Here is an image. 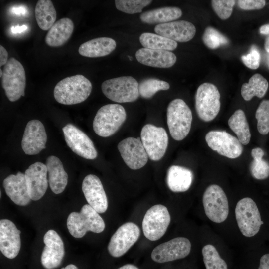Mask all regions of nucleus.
Returning <instances> with one entry per match:
<instances>
[{
    "instance_id": "obj_1",
    "label": "nucleus",
    "mask_w": 269,
    "mask_h": 269,
    "mask_svg": "<svg viewBox=\"0 0 269 269\" xmlns=\"http://www.w3.org/2000/svg\"><path fill=\"white\" fill-rule=\"evenodd\" d=\"M92 85L81 74L66 77L54 87V97L57 102L64 105L79 104L86 100L91 94Z\"/></svg>"
},
{
    "instance_id": "obj_2",
    "label": "nucleus",
    "mask_w": 269,
    "mask_h": 269,
    "mask_svg": "<svg viewBox=\"0 0 269 269\" xmlns=\"http://www.w3.org/2000/svg\"><path fill=\"white\" fill-rule=\"evenodd\" d=\"M67 226L72 236L81 238L88 231L95 233L103 232L105 224L99 213L90 205L85 204L80 212H73L69 215Z\"/></svg>"
},
{
    "instance_id": "obj_3",
    "label": "nucleus",
    "mask_w": 269,
    "mask_h": 269,
    "mask_svg": "<svg viewBox=\"0 0 269 269\" xmlns=\"http://www.w3.org/2000/svg\"><path fill=\"white\" fill-rule=\"evenodd\" d=\"M234 214L237 227L245 238H252L257 235L264 223L256 203L248 197L242 198L237 202Z\"/></svg>"
},
{
    "instance_id": "obj_4",
    "label": "nucleus",
    "mask_w": 269,
    "mask_h": 269,
    "mask_svg": "<svg viewBox=\"0 0 269 269\" xmlns=\"http://www.w3.org/2000/svg\"><path fill=\"white\" fill-rule=\"evenodd\" d=\"M192 121V112L181 99L171 101L167 109V122L172 137L177 141L185 138L188 134Z\"/></svg>"
},
{
    "instance_id": "obj_5",
    "label": "nucleus",
    "mask_w": 269,
    "mask_h": 269,
    "mask_svg": "<svg viewBox=\"0 0 269 269\" xmlns=\"http://www.w3.org/2000/svg\"><path fill=\"white\" fill-rule=\"evenodd\" d=\"M124 108L117 104H109L101 107L97 111L93 123L95 133L103 137L114 134L126 120Z\"/></svg>"
},
{
    "instance_id": "obj_6",
    "label": "nucleus",
    "mask_w": 269,
    "mask_h": 269,
    "mask_svg": "<svg viewBox=\"0 0 269 269\" xmlns=\"http://www.w3.org/2000/svg\"><path fill=\"white\" fill-rule=\"evenodd\" d=\"M205 215L211 222L219 224L225 222L229 214V205L226 193L217 184L208 186L202 196Z\"/></svg>"
},
{
    "instance_id": "obj_7",
    "label": "nucleus",
    "mask_w": 269,
    "mask_h": 269,
    "mask_svg": "<svg viewBox=\"0 0 269 269\" xmlns=\"http://www.w3.org/2000/svg\"><path fill=\"white\" fill-rule=\"evenodd\" d=\"M138 83L132 76H122L104 81L102 91L110 100L118 103L132 102L139 95Z\"/></svg>"
},
{
    "instance_id": "obj_8",
    "label": "nucleus",
    "mask_w": 269,
    "mask_h": 269,
    "mask_svg": "<svg viewBox=\"0 0 269 269\" xmlns=\"http://www.w3.org/2000/svg\"><path fill=\"white\" fill-rule=\"evenodd\" d=\"M2 86L6 97L11 102L16 101L25 95V70L21 63L14 58H10L4 67Z\"/></svg>"
},
{
    "instance_id": "obj_9",
    "label": "nucleus",
    "mask_w": 269,
    "mask_h": 269,
    "mask_svg": "<svg viewBox=\"0 0 269 269\" xmlns=\"http://www.w3.org/2000/svg\"><path fill=\"white\" fill-rule=\"evenodd\" d=\"M220 94L216 86L204 83L197 88L195 95V108L199 118L209 122L216 118L220 109Z\"/></svg>"
},
{
    "instance_id": "obj_10",
    "label": "nucleus",
    "mask_w": 269,
    "mask_h": 269,
    "mask_svg": "<svg viewBox=\"0 0 269 269\" xmlns=\"http://www.w3.org/2000/svg\"><path fill=\"white\" fill-rule=\"evenodd\" d=\"M171 221L167 207L157 204L146 212L142 221V230L145 237L150 241L160 239L166 233Z\"/></svg>"
},
{
    "instance_id": "obj_11",
    "label": "nucleus",
    "mask_w": 269,
    "mask_h": 269,
    "mask_svg": "<svg viewBox=\"0 0 269 269\" xmlns=\"http://www.w3.org/2000/svg\"><path fill=\"white\" fill-rule=\"evenodd\" d=\"M140 138L151 160L158 161L163 157L168 143V135L164 128L146 124L141 130Z\"/></svg>"
},
{
    "instance_id": "obj_12",
    "label": "nucleus",
    "mask_w": 269,
    "mask_h": 269,
    "mask_svg": "<svg viewBox=\"0 0 269 269\" xmlns=\"http://www.w3.org/2000/svg\"><path fill=\"white\" fill-rule=\"evenodd\" d=\"M191 249V243L188 239L176 237L154 248L151 257L157 263H163L185 258Z\"/></svg>"
},
{
    "instance_id": "obj_13",
    "label": "nucleus",
    "mask_w": 269,
    "mask_h": 269,
    "mask_svg": "<svg viewBox=\"0 0 269 269\" xmlns=\"http://www.w3.org/2000/svg\"><path fill=\"white\" fill-rule=\"evenodd\" d=\"M140 234L138 226L127 222L118 228L111 237L108 246L109 254L118 258L124 255L137 241Z\"/></svg>"
},
{
    "instance_id": "obj_14",
    "label": "nucleus",
    "mask_w": 269,
    "mask_h": 269,
    "mask_svg": "<svg viewBox=\"0 0 269 269\" xmlns=\"http://www.w3.org/2000/svg\"><path fill=\"white\" fill-rule=\"evenodd\" d=\"M205 140L211 149L227 158H236L242 153L238 139L226 131H211L206 134Z\"/></svg>"
},
{
    "instance_id": "obj_15",
    "label": "nucleus",
    "mask_w": 269,
    "mask_h": 269,
    "mask_svg": "<svg viewBox=\"0 0 269 269\" xmlns=\"http://www.w3.org/2000/svg\"><path fill=\"white\" fill-rule=\"evenodd\" d=\"M65 140L68 147L79 156L87 159H94L97 152L91 139L81 130L71 124L62 128Z\"/></svg>"
},
{
    "instance_id": "obj_16",
    "label": "nucleus",
    "mask_w": 269,
    "mask_h": 269,
    "mask_svg": "<svg viewBox=\"0 0 269 269\" xmlns=\"http://www.w3.org/2000/svg\"><path fill=\"white\" fill-rule=\"evenodd\" d=\"M118 149L126 164L133 170L143 167L148 156L139 138L128 137L118 145Z\"/></svg>"
},
{
    "instance_id": "obj_17",
    "label": "nucleus",
    "mask_w": 269,
    "mask_h": 269,
    "mask_svg": "<svg viewBox=\"0 0 269 269\" xmlns=\"http://www.w3.org/2000/svg\"><path fill=\"white\" fill-rule=\"evenodd\" d=\"M43 242L45 247L41 254V264L46 269H55L60 265L64 256L63 242L53 230H49L45 234Z\"/></svg>"
},
{
    "instance_id": "obj_18",
    "label": "nucleus",
    "mask_w": 269,
    "mask_h": 269,
    "mask_svg": "<svg viewBox=\"0 0 269 269\" xmlns=\"http://www.w3.org/2000/svg\"><path fill=\"white\" fill-rule=\"evenodd\" d=\"M47 134L43 124L38 120L29 121L21 141L22 150L26 154L35 155L45 148Z\"/></svg>"
},
{
    "instance_id": "obj_19",
    "label": "nucleus",
    "mask_w": 269,
    "mask_h": 269,
    "mask_svg": "<svg viewBox=\"0 0 269 269\" xmlns=\"http://www.w3.org/2000/svg\"><path fill=\"white\" fill-rule=\"evenodd\" d=\"M82 189L90 205L98 213L106 211L108 206L106 193L100 179L96 175L89 174L84 179Z\"/></svg>"
},
{
    "instance_id": "obj_20",
    "label": "nucleus",
    "mask_w": 269,
    "mask_h": 269,
    "mask_svg": "<svg viewBox=\"0 0 269 269\" xmlns=\"http://www.w3.org/2000/svg\"><path fill=\"white\" fill-rule=\"evenodd\" d=\"M46 165L36 162L30 165L25 171V177L29 196L37 201L45 194L48 187Z\"/></svg>"
},
{
    "instance_id": "obj_21",
    "label": "nucleus",
    "mask_w": 269,
    "mask_h": 269,
    "mask_svg": "<svg viewBox=\"0 0 269 269\" xmlns=\"http://www.w3.org/2000/svg\"><path fill=\"white\" fill-rule=\"evenodd\" d=\"M21 232L15 225L8 219L0 221V250L8 259H13L18 254L21 247Z\"/></svg>"
},
{
    "instance_id": "obj_22",
    "label": "nucleus",
    "mask_w": 269,
    "mask_h": 269,
    "mask_svg": "<svg viewBox=\"0 0 269 269\" xmlns=\"http://www.w3.org/2000/svg\"><path fill=\"white\" fill-rule=\"evenodd\" d=\"M154 31L157 34L176 42H185L194 37L196 28L190 22L179 20L157 24L154 28Z\"/></svg>"
},
{
    "instance_id": "obj_23",
    "label": "nucleus",
    "mask_w": 269,
    "mask_h": 269,
    "mask_svg": "<svg viewBox=\"0 0 269 269\" xmlns=\"http://www.w3.org/2000/svg\"><path fill=\"white\" fill-rule=\"evenodd\" d=\"M3 186L10 199L16 205L26 206L31 201L24 174H11L3 181Z\"/></svg>"
},
{
    "instance_id": "obj_24",
    "label": "nucleus",
    "mask_w": 269,
    "mask_h": 269,
    "mask_svg": "<svg viewBox=\"0 0 269 269\" xmlns=\"http://www.w3.org/2000/svg\"><path fill=\"white\" fill-rule=\"evenodd\" d=\"M135 57L138 62L143 65L162 68L172 67L177 60L176 55L169 51L145 48L138 49Z\"/></svg>"
},
{
    "instance_id": "obj_25",
    "label": "nucleus",
    "mask_w": 269,
    "mask_h": 269,
    "mask_svg": "<svg viewBox=\"0 0 269 269\" xmlns=\"http://www.w3.org/2000/svg\"><path fill=\"white\" fill-rule=\"evenodd\" d=\"M46 165L51 190L56 194L61 193L68 183V175L62 162L58 157L51 155L47 158Z\"/></svg>"
},
{
    "instance_id": "obj_26",
    "label": "nucleus",
    "mask_w": 269,
    "mask_h": 269,
    "mask_svg": "<svg viewBox=\"0 0 269 269\" xmlns=\"http://www.w3.org/2000/svg\"><path fill=\"white\" fill-rule=\"evenodd\" d=\"M116 47V42L109 37H99L92 39L82 44L79 53L84 57L97 58L107 56Z\"/></svg>"
},
{
    "instance_id": "obj_27",
    "label": "nucleus",
    "mask_w": 269,
    "mask_h": 269,
    "mask_svg": "<svg viewBox=\"0 0 269 269\" xmlns=\"http://www.w3.org/2000/svg\"><path fill=\"white\" fill-rule=\"evenodd\" d=\"M192 172L186 167L172 165L167 172L166 183L169 189L174 192H183L187 191L192 183Z\"/></svg>"
},
{
    "instance_id": "obj_28",
    "label": "nucleus",
    "mask_w": 269,
    "mask_h": 269,
    "mask_svg": "<svg viewBox=\"0 0 269 269\" xmlns=\"http://www.w3.org/2000/svg\"><path fill=\"white\" fill-rule=\"evenodd\" d=\"M74 30V23L69 18H63L51 27L45 41L50 47H57L64 45L70 38Z\"/></svg>"
},
{
    "instance_id": "obj_29",
    "label": "nucleus",
    "mask_w": 269,
    "mask_h": 269,
    "mask_svg": "<svg viewBox=\"0 0 269 269\" xmlns=\"http://www.w3.org/2000/svg\"><path fill=\"white\" fill-rule=\"evenodd\" d=\"M182 14L181 10L174 6L160 7L142 13L141 21L149 24H163L170 22L180 18Z\"/></svg>"
},
{
    "instance_id": "obj_30",
    "label": "nucleus",
    "mask_w": 269,
    "mask_h": 269,
    "mask_svg": "<svg viewBox=\"0 0 269 269\" xmlns=\"http://www.w3.org/2000/svg\"><path fill=\"white\" fill-rule=\"evenodd\" d=\"M35 16L40 29L49 30L54 25L57 17L56 9L51 0H39L35 7Z\"/></svg>"
},
{
    "instance_id": "obj_31",
    "label": "nucleus",
    "mask_w": 269,
    "mask_h": 269,
    "mask_svg": "<svg viewBox=\"0 0 269 269\" xmlns=\"http://www.w3.org/2000/svg\"><path fill=\"white\" fill-rule=\"evenodd\" d=\"M228 124L241 143L247 145L250 140L251 133L244 111L241 109L235 111L229 119Z\"/></svg>"
},
{
    "instance_id": "obj_32",
    "label": "nucleus",
    "mask_w": 269,
    "mask_h": 269,
    "mask_svg": "<svg viewBox=\"0 0 269 269\" xmlns=\"http://www.w3.org/2000/svg\"><path fill=\"white\" fill-rule=\"evenodd\" d=\"M268 85L267 80L261 74H255L249 79L248 83L242 85L241 96L246 101L251 100L254 96L261 98L266 93Z\"/></svg>"
},
{
    "instance_id": "obj_33",
    "label": "nucleus",
    "mask_w": 269,
    "mask_h": 269,
    "mask_svg": "<svg viewBox=\"0 0 269 269\" xmlns=\"http://www.w3.org/2000/svg\"><path fill=\"white\" fill-rule=\"evenodd\" d=\"M139 41L147 49L172 51L177 47V42L157 34L146 32L141 34Z\"/></svg>"
},
{
    "instance_id": "obj_34",
    "label": "nucleus",
    "mask_w": 269,
    "mask_h": 269,
    "mask_svg": "<svg viewBox=\"0 0 269 269\" xmlns=\"http://www.w3.org/2000/svg\"><path fill=\"white\" fill-rule=\"evenodd\" d=\"M251 154L253 160L250 164V171L256 179L264 180L269 176V163L264 159V152L260 147L252 149Z\"/></svg>"
},
{
    "instance_id": "obj_35",
    "label": "nucleus",
    "mask_w": 269,
    "mask_h": 269,
    "mask_svg": "<svg viewBox=\"0 0 269 269\" xmlns=\"http://www.w3.org/2000/svg\"><path fill=\"white\" fill-rule=\"evenodd\" d=\"M201 252L206 269H228L226 262L221 258L217 248L212 244L208 243L204 245Z\"/></svg>"
},
{
    "instance_id": "obj_36",
    "label": "nucleus",
    "mask_w": 269,
    "mask_h": 269,
    "mask_svg": "<svg viewBox=\"0 0 269 269\" xmlns=\"http://www.w3.org/2000/svg\"><path fill=\"white\" fill-rule=\"evenodd\" d=\"M170 85L166 81L155 78H148L142 80L138 85L139 95L143 98L149 99L160 90H167Z\"/></svg>"
},
{
    "instance_id": "obj_37",
    "label": "nucleus",
    "mask_w": 269,
    "mask_h": 269,
    "mask_svg": "<svg viewBox=\"0 0 269 269\" xmlns=\"http://www.w3.org/2000/svg\"><path fill=\"white\" fill-rule=\"evenodd\" d=\"M202 40L204 44L211 49H216L229 43L226 37L210 26L206 28L202 36Z\"/></svg>"
},
{
    "instance_id": "obj_38",
    "label": "nucleus",
    "mask_w": 269,
    "mask_h": 269,
    "mask_svg": "<svg viewBox=\"0 0 269 269\" xmlns=\"http://www.w3.org/2000/svg\"><path fill=\"white\" fill-rule=\"evenodd\" d=\"M257 129L261 134L269 132V100H264L259 104L255 113Z\"/></svg>"
},
{
    "instance_id": "obj_39",
    "label": "nucleus",
    "mask_w": 269,
    "mask_h": 269,
    "mask_svg": "<svg viewBox=\"0 0 269 269\" xmlns=\"http://www.w3.org/2000/svg\"><path fill=\"white\" fill-rule=\"evenodd\" d=\"M150 0H116V8L124 13L134 14L140 13L142 9L151 3Z\"/></svg>"
},
{
    "instance_id": "obj_40",
    "label": "nucleus",
    "mask_w": 269,
    "mask_h": 269,
    "mask_svg": "<svg viewBox=\"0 0 269 269\" xmlns=\"http://www.w3.org/2000/svg\"><path fill=\"white\" fill-rule=\"evenodd\" d=\"M235 3L234 0H212V8L218 16L222 20L230 17Z\"/></svg>"
},
{
    "instance_id": "obj_41",
    "label": "nucleus",
    "mask_w": 269,
    "mask_h": 269,
    "mask_svg": "<svg viewBox=\"0 0 269 269\" xmlns=\"http://www.w3.org/2000/svg\"><path fill=\"white\" fill-rule=\"evenodd\" d=\"M243 63L251 69H257L260 65V55L258 51L253 47L249 53L241 57Z\"/></svg>"
},
{
    "instance_id": "obj_42",
    "label": "nucleus",
    "mask_w": 269,
    "mask_h": 269,
    "mask_svg": "<svg viewBox=\"0 0 269 269\" xmlns=\"http://www.w3.org/2000/svg\"><path fill=\"white\" fill-rule=\"evenodd\" d=\"M266 4L264 0H239L238 5L243 10H255L263 8Z\"/></svg>"
},
{
    "instance_id": "obj_43",
    "label": "nucleus",
    "mask_w": 269,
    "mask_h": 269,
    "mask_svg": "<svg viewBox=\"0 0 269 269\" xmlns=\"http://www.w3.org/2000/svg\"><path fill=\"white\" fill-rule=\"evenodd\" d=\"M258 269H269V253L265 254L261 257Z\"/></svg>"
},
{
    "instance_id": "obj_44",
    "label": "nucleus",
    "mask_w": 269,
    "mask_h": 269,
    "mask_svg": "<svg viewBox=\"0 0 269 269\" xmlns=\"http://www.w3.org/2000/svg\"><path fill=\"white\" fill-rule=\"evenodd\" d=\"M8 61V52L2 45H0V66L5 65Z\"/></svg>"
},
{
    "instance_id": "obj_45",
    "label": "nucleus",
    "mask_w": 269,
    "mask_h": 269,
    "mask_svg": "<svg viewBox=\"0 0 269 269\" xmlns=\"http://www.w3.org/2000/svg\"><path fill=\"white\" fill-rule=\"evenodd\" d=\"M11 11L12 13L17 15H25L27 13V9L25 6H19L16 7H13L11 9Z\"/></svg>"
},
{
    "instance_id": "obj_46",
    "label": "nucleus",
    "mask_w": 269,
    "mask_h": 269,
    "mask_svg": "<svg viewBox=\"0 0 269 269\" xmlns=\"http://www.w3.org/2000/svg\"><path fill=\"white\" fill-rule=\"evenodd\" d=\"M27 29V26L25 25L22 26H12L11 28V31L13 33H21Z\"/></svg>"
},
{
    "instance_id": "obj_47",
    "label": "nucleus",
    "mask_w": 269,
    "mask_h": 269,
    "mask_svg": "<svg viewBox=\"0 0 269 269\" xmlns=\"http://www.w3.org/2000/svg\"><path fill=\"white\" fill-rule=\"evenodd\" d=\"M259 32L261 34H269V24L262 25L259 28Z\"/></svg>"
},
{
    "instance_id": "obj_48",
    "label": "nucleus",
    "mask_w": 269,
    "mask_h": 269,
    "mask_svg": "<svg viewBox=\"0 0 269 269\" xmlns=\"http://www.w3.org/2000/svg\"><path fill=\"white\" fill-rule=\"evenodd\" d=\"M117 269H139L136 266L134 265L128 264H126Z\"/></svg>"
},
{
    "instance_id": "obj_49",
    "label": "nucleus",
    "mask_w": 269,
    "mask_h": 269,
    "mask_svg": "<svg viewBox=\"0 0 269 269\" xmlns=\"http://www.w3.org/2000/svg\"><path fill=\"white\" fill-rule=\"evenodd\" d=\"M264 47L266 51L269 53V36L265 40Z\"/></svg>"
},
{
    "instance_id": "obj_50",
    "label": "nucleus",
    "mask_w": 269,
    "mask_h": 269,
    "mask_svg": "<svg viewBox=\"0 0 269 269\" xmlns=\"http://www.w3.org/2000/svg\"><path fill=\"white\" fill-rule=\"evenodd\" d=\"M61 269H78V268L73 264H69Z\"/></svg>"
},
{
    "instance_id": "obj_51",
    "label": "nucleus",
    "mask_w": 269,
    "mask_h": 269,
    "mask_svg": "<svg viewBox=\"0 0 269 269\" xmlns=\"http://www.w3.org/2000/svg\"><path fill=\"white\" fill-rule=\"evenodd\" d=\"M3 75V70H1V69H0V77H2Z\"/></svg>"
},
{
    "instance_id": "obj_52",
    "label": "nucleus",
    "mask_w": 269,
    "mask_h": 269,
    "mask_svg": "<svg viewBox=\"0 0 269 269\" xmlns=\"http://www.w3.org/2000/svg\"><path fill=\"white\" fill-rule=\"evenodd\" d=\"M1 191H0V196L1 197Z\"/></svg>"
}]
</instances>
